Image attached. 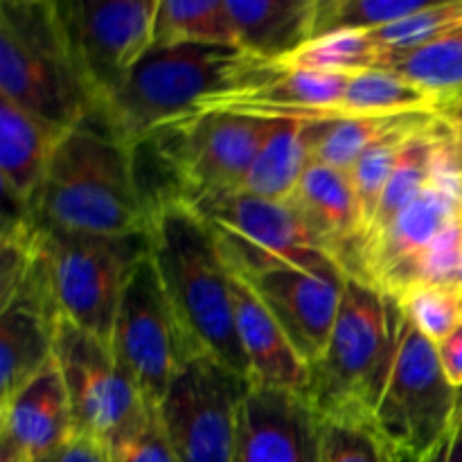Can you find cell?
Instances as JSON below:
<instances>
[{
    "instance_id": "obj_22",
    "label": "cell",
    "mask_w": 462,
    "mask_h": 462,
    "mask_svg": "<svg viewBox=\"0 0 462 462\" xmlns=\"http://www.w3.org/2000/svg\"><path fill=\"white\" fill-rule=\"evenodd\" d=\"M59 316L36 298L0 307V404L54 364Z\"/></svg>"
},
{
    "instance_id": "obj_1",
    "label": "cell",
    "mask_w": 462,
    "mask_h": 462,
    "mask_svg": "<svg viewBox=\"0 0 462 462\" xmlns=\"http://www.w3.org/2000/svg\"><path fill=\"white\" fill-rule=\"evenodd\" d=\"M152 215L134 149L97 113L59 138L30 212L48 230L116 239L149 235Z\"/></svg>"
},
{
    "instance_id": "obj_7",
    "label": "cell",
    "mask_w": 462,
    "mask_h": 462,
    "mask_svg": "<svg viewBox=\"0 0 462 462\" xmlns=\"http://www.w3.org/2000/svg\"><path fill=\"white\" fill-rule=\"evenodd\" d=\"M43 233V266L50 300L59 319L111 341L113 320L131 266L149 251L144 237H88Z\"/></svg>"
},
{
    "instance_id": "obj_36",
    "label": "cell",
    "mask_w": 462,
    "mask_h": 462,
    "mask_svg": "<svg viewBox=\"0 0 462 462\" xmlns=\"http://www.w3.org/2000/svg\"><path fill=\"white\" fill-rule=\"evenodd\" d=\"M36 462H111V456H108V449L102 442L72 436L66 445H61L52 454Z\"/></svg>"
},
{
    "instance_id": "obj_39",
    "label": "cell",
    "mask_w": 462,
    "mask_h": 462,
    "mask_svg": "<svg viewBox=\"0 0 462 462\" xmlns=\"http://www.w3.org/2000/svg\"><path fill=\"white\" fill-rule=\"evenodd\" d=\"M447 117H449V120L454 122L456 129H462V106H460V108H456V111L451 113V116H447Z\"/></svg>"
},
{
    "instance_id": "obj_4",
    "label": "cell",
    "mask_w": 462,
    "mask_h": 462,
    "mask_svg": "<svg viewBox=\"0 0 462 462\" xmlns=\"http://www.w3.org/2000/svg\"><path fill=\"white\" fill-rule=\"evenodd\" d=\"M273 125L239 113H192L135 144L134 153L152 161L149 174L138 176L152 212L242 189Z\"/></svg>"
},
{
    "instance_id": "obj_3",
    "label": "cell",
    "mask_w": 462,
    "mask_h": 462,
    "mask_svg": "<svg viewBox=\"0 0 462 462\" xmlns=\"http://www.w3.org/2000/svg\"><path fill=\"white\" fill-rule=\"evenodd\" d=\"M269 68L239 48H153L95 113L134 149L162 126L192 116L203 99L242 88Z\"/></svg>"
},
{
    "instance_id": "obj_13",
    "label": "cell",
    "mask_w": 462,
    "mask_h": 462,
    "mask_svg": "<svg viewBox=\"0 0 462 462\" xmlns=\"http://www.w3.org/2000/svg\"><path fill=\"white\" fill-rule=\"evenodd\" d=\"M54 361L66 383L75 436L108 447L152 406L122 368L111 341L84 332L66 319L57 320Z\"/></svg>"
},
{
    "instance_id": "obj_5",
    "label": "cell",
    "mask_w": 462,
    "mask_h": 462,
    "mask_svg": "<svg viewBox=\"0 0 462 462\" xmlns=\"http://www.w3.org/2000/svg\"><path fill=\"white\" fill-rule=\"evenodd\" d=\"M0 97L59 134L95 111L54 0L0 3Z\"/></svg>"
},
{
    "instance_id": "obj_24",
    "label": "cell",
    "mask_w": 462,
    "mask_h": 462,
    "mask_svg": "<svg viewBox=\"0 0 462 462\" xmlns=\"http://www.w3.org/2000/svg\"><path fill=\"white\" fill-rule=\"evenodd\" d=\"M411 113H440L424 90L388 68H370L350 75L337 108V117H397ZM445 116V113H442Z\"/></svg>"
},
{
    "instance_id": "obj_29",
    "label": "cell",
    "mask_w": 462,
    "mask_h": 462,
    "mask_svg": "<svg viewBox=\"0 0 462 462\" xmlns=\"http://www.w3.org/2000/svg\"><path fill=\"white\" fill-rule=\"evenodd\" d=\"M436 116H442V113H422V116L409 117L404 125L397 126L395 131H391V134L383 135L382 140H377L373 147L365 149V152L361 153L359 161H356L355 165H352V170L347 171L352 189H355L356 206H359L361 239L368 235L370 226H373L379 201H382V194L383 189H386L388 180H391L393 170H395L402 152L406 149L409 140ZM356 246H359V244H356Z\"/></svg>"
},
{
    "instance_id": "obj_35",
    "label": "cell",
    "mask_w": 462,
    "mask_h": 462,
    "mask_svg": "<svg viewBox=\"0 0 462 462\" xmlns=\"http://www.w3.org/2000/svg\"><path fill=\"white\" fill-rule=\"evenodd\" d=\"M106 449L111 462H176L158 406H147Z\"/></svg>"
},
{
    "instance_id": "obj_21",
    "label": "cell",
    "mask_w": 462,
    "mask_h": 462,
    "mask_svg": "<svg viewBox=\"0 0 462 462\" xmlns=\"http://www.w3.org/2000/svg\"><path fill=\"white\" fill-rule=\"evenodd\" d=\"M287 203L347 269L361 239L359 206L347 171L310 162Z\"/></svg>"
},
{
    "instance_id": "obj_31",
    "label": "cell",
    "mask_w": 462,
    "mask_h": 462,
    "mask_svg": "<svg viewBox=\"0 0 462 462\" xmlns=\"http://www.w3.org/2000/svg\"><path fill=\"white\" fill-rule=\"evenodd\" d=\"M320 462H402L365 411L320 415Z\"/></svg>"
},
{
    "instance_id": "obj_34",
    "label": "cell",
    "mask_w": 462,
    "mask_h": 462,
    "mask_svg": "<svg viewBox=\"0 0 462 462\" xmlns=\"http://www.w3.org/2000/svg\"><path fill=\"white\" fill-rule=\"evenodd\" d=\"M429 0H319L316 36L343 30L374 32L422 9Z\"/></svg>"
},
{
    "instance_id": "obj_12",
    "label": "cell",
    "mask_w": 462,
    "mask_h": 462,
    "mask_svg": "<svg viewBox=\"0 0 462 462\" xmlns=\"http://www.w3.org/2000/svg\"><path fill=\"white\" fill-rule=\"evenodd\" d=\"M57 9L97 111L153 48L158 0H72Z\"/></svg>"
},
{
    "instance_id": "obj_19",
    "label": "cell",
    "mask_w": 462,
    "mask_h": 462,
    "mask_svg": "<svg viewBox=\"0 0 462 462\" xmlns=\"http://www.w3.org/2000/svg\"><path fill=\"white\" fill-rule=\"evenodd\" d=\"M233 275L235 320L239 343L251 368V383L282 391L305 393L310 388V365L300 359L287 334L264 302L242 278Z\"/></svg>"
},
{
    "instance_id": "obj_37",
    "label": "cell",
    "mask_w": 462,
    "mask_h": 462,
    "mask_svg": "<svg viewBox=\"0 0 462 462\" xmlns=\"http://www.w3.org/2000/svg\"><path fill=\"white\" fill-rule=\"evenodd\" d=\"M436 350L447 382L456 391H462V325L454 334H449L445 341L438 343Z\"/></svg>"
},
{
    "instance_id": "obj_6",
    "label": "cell",
    "mask_w": 462,
    "mask_h": 462,
    "mask_svg": "<svg viewBox=\"0 0 462 462\" xmlns=\"http://www.w3.org/2000/svg\"><path fill=\"white\" fill-rule=\"evenodd\" d=\"M365 413L402 462L429 454L449 433L458 391L447 382L438 350L393 302V329Z\"/></svg>"
},
{
    "instance_id": "obj_40",
    "label": "cell",
    "mask_w": 462,
    "mask_h": 462,
    "mask_svg": "<svg viewBox=\"0 0 462 462\" xmlns=\"http://www.w3.org/2000/svg\"><path fill=\"white\" fill-rule=\"evenodd\" d=\"M454 284H458V287L462 289V253H460V262H458V269H456V280Z\"/></svg>"
},
{
    "instance_id": "obj_38",
    "label": "cell",
    "mask_w": 462,
    "mask_h": 462,
    "mask_svg": "<svg viewBox=\"0 0 462 462\" xmlns=\"http://www.w3.org/2000/svg\"><path fill=\"white\" fill-rule=\"evenodd\" d=\"M415 462H462V406L456 411L449 433L424 458Z\"/></svg>"
},
{
    "instance_id": "obj_18",
    "label": "cell",
    "mask_w": 462,
    "mask_h": 462,
    "mask_svg": "<svg viewBox=\"0 0 462 462\" xmlns=\"http://www.w3.org/2000/svg\"><path fill=\"white\" fill-rule=\"evenodd\" d=\"M75 436L66 383L57 361L0 404V442L36 462Z\"/></svg>"
},
{
    "instance_id": "obj_27",
    "label": "cell",
    "mask_w": 462,
    "mask_h": 462,
    "mask_svg": "<svg viewBox=\"0 0 462 462\" xmlns=\"http://www.w3.org/2000/svg\"><path fill=\"white\" fill-rule=\"evenodd\" d=\"M171 45L239 48L226 0H158L153 48Z\"/></svg>"
},
{
    "instance_id": "obj_28",
    "label": "cell",
    "mask_w": 462,
    "mask_h": 462,
    "mask_svg": "<svg viewBox=\"0 0 462 462\" xmlns=\"http://www.w3.org/2000/svg\"><path fill=\"white\" fill-rule=\"evenodd\" d=\"M413 116L422 113L397 117H337V120L302 122V134L311 162L350 171L365 149L373 147L377 140L395 131Z\"/></svg>"
},
{
    "instance_id": "obj_20",
    "label": "cell",
    "mask_w": 462,
    "mask_h": 462,
    "mask_svg": "<svg viewBox=\"0 0 462 462\" xmlns=\"http://www.w3.org/2000/svg\"><path fill=\"white\" fill-rule=\"evenodd\" d=\"M61 135L18 104L0 97V180L5 206L30 215Z\"/></svg>"
},
{
    "instance_id": "obj_43",
    "label": "cell",
    "mask_w": 462,
    "mask_h": 462,
    "mask_svg": "<svg viewBox=\"0 0 462 462\" xmlns=\"http://www.w3.org/2000/svg\"><path fill=\"white\" fill-rule=\"evenodd\" d=\"M460 215H462V192H460Z\"/></svg>"
},
{
    "instance_id": "obj_2",
    "label": "cell",
    "mask_w": 462,
    "mask_h": 462,
    "mask_svg": "<svg viewBox=\"0 0 462 462\" xmlns=\"http://www.w3.org/2000/svg\"><path fill=\"white\" fill-rule=\"evenodd\" d=\"M147 242L188 346L251 383L235 320L233 275L212 230L183 203H165L153 210Z\"/></svg>"
},
{
    "instance_id": "obj_42",
    "label": "cell",
    "mask_w": 462,
    "mask_h": 462,
    "mask_svg": "<svg viewBox=\"0 0 462 462\" xmlns=\"http://www.w3.org/2000/svg\"><path fill=\"white\" fill-rule=\"evenodd\" d=\"M458 406H462V391H458Z\"/></svg>"
},
{
    "instance_id": "obj_14",
    "label": "cell",
    "mask_w": 462,
    "mask_h": 462,
    "mask_svg": "<svg viewBox=\"0 0 462 462\" xmlns=\"http://www.w3.org/2000/svg\"><path fill=\"white\" fill-rule=\"evenodd\" d=\"M460 192L462 171L458 153H454L413 203L352 253L350 275L373 284L388 298L404 291L413 282L424 253L460 217Z\"/></svg>"
},
{
    "instance_id": "obj_26",
    "label": "cell",
    "mask_w": 462,
    "mask_h": 462,
    "mask_svg": "<svg viewBox=\"0 0 462 462\" xmlns=\"http://www.w3.org/2000/svg\"><path fill=\"white\" fill-rule=\"evenodd\" d=\"M382 68L406 77L433 99L440 113L451 116L462 106V27L424 48L391 59Z\"/></svg>"
},
{
    "instance_id": "obj_33",
    "label": "cell",
    "mask_w": 462,
    "mask_h": 462,
    "mask_svg": "<svg viewBox=\"0 0 462 462\" xmlns=\"http://www.w3.org/2000/svg\"><path fill=\"white\" fill-rule=\"evenodd\" d=\"M460 27L462 0H438V3H427L422 9L393 23V25L374 30L373 36L386 54L383 63H388L391 59L424 48Z\"/></svg>"
},
{
    "instance_id": "obj_10",
    "label": "cell",
    "mask_w": 462,
    "mask_h": 462,
    "mask_svg": "<svg viewBox=\"0 0 462 462\" xmlns=\"http://www.w3.org/2000/svg\"><path fill=\"white\" fill-rule=\"evenodd\" d=\"M251 383L210 355L183 361L158 413L176 462H237L242 402Z\"/></svg>"
},
{
    "instance_id": "obj_25",
    "label": "cell",
    "mask_w": 462,
    "mask_h": 462,
    "mask_svg": "<svg viewBox=\"0 0 462 462\" xmlns=\"http://www.w3.org/2000/svg\"><path fill=\"white\" fill-rule=\"evenodd\" d=\"M310 162L302 122L275 120L244 180L242 192L271 201H287Z\"/></svg>"
},
{
    "instance_id": "obj_41",
    "label": "cell",
    "mask_w": 462,
    "mask_h": 462,
    "mask_svg": "<svg viewBox=\"0 0 462 462\" xmlns=\"http://www.w3.org/2000/svg\"><path fill=\"white\" fill-rule=\"evenodd\" d=\"M458 131V161H460V171H462V129H456Z\"/></svg>"
},
{
    "instance_id": "obj_8",
    "label": "cell",
    "mask_w": 462,
    "mask_h": 462,
    "mask_svg": "<svg viewBox=\"0 0 462 462\" xmlns=\"http://www.w3.org/2000/svg\"><path fill=\"white\" fill-rule=\"evenodd\" d=\"M188 208L212 230L230 269L291 264L347 273L343 262L287 201H271L237 189L199 199Z\"/></svg>"
},
{
    "instance_id": "obj_17",
    "label": "cell",
    "mask_w": 462,
    "mask_h": 462,
    "mask_svg": "<svg viewBox=\"0 0 462 462\" xmlns=\"http://www.w3.org/2000/svg\"><path fill=\"white\" fill-rule=\"evenodd\" d=\"M350 75L300 70L271 63L260 79L237 90L203 99L194 113L224 111L266 120H328L337 108Z\"/></svg>"
},
{
    "instance_id": "obj_23",
    "label": "cell",
    "mask_w": 462,
    "mask_h": 462,
    "mask_svg": "<svg viewBox=\"0 0 462 462\" xmlns=\"http://www.w3.org/2000/svg\"><path fill=\"white\" fill-rule=\"evenodd\" d=\"M239 50L275 63L314 39L319 0H226Z\"/></svg>"
},
{
    "instance_id": "obj_9",
    "label": "cell",
    "mask_w": 462,
    "mask_h": 462,
    "mask_svg": "<svg viewBox=\"0 0 462 462\" xmlns=\"http://www.w3.org/2000/svg\"><path fill=\"white\" fill-rule=\"evenodd\" d=\"M391 329V298L356 275H347L328 346L310 368L307 397L320 415L365 411V397L386 356Z\"/></svg>"
},
{
    "instance_id": "obj_11",
    "label": "cell",
    "mask_w": 462,
    "mask_h": 462,
    "mask_svg": "<svg viewBox=\"0 0 462 462\" xmlns=\"http://www.w3.org/2000/svg\"><path fill=\"white\" fill-rule=\"evenodd\" d=\"M111 346L143 400L161 406L192 347L185 341L149 251L131 266L113 320Z\"/></svg>"
},
{
    "instance_id": "obj_32",
    "label": "cell",
    "mask_w": 462,
    "mask_h": 462,
    "mask_svg": "<svg viewBox=\"0 0 462 462\" xmlns=\"http://www.w3.org/2000/svg\"><path fill=\"white\" fill-rule=\"evenodd\" d=\"M391 300L433 346L462 325V289L454 282H415Z\"/></svg>"
},
{
    "instance_id": "obj_15",
    "label": "cell",
    "mask_w": 462,
    "mask_h": 462,
    "mask_svg": "<svg viewBox=\"0 0 462 462\" xmlns=\"http://www.w3.org/2000/svg\"><path fill=\"white\" fill-rule=\"evenodd\" d=\"M230 269V266H228ZM273 314L307 365L323 356L341 305L346 271H310L291 264L230 269Z\"/></svg>"
},
{
    "instance_id": "obj_30",
    "label": "cell",
    "mask_w": 462,
    "mask_h": 462,
    "mask_svg": "<svg viewBox=\"0 0 462 462\" xmlns=\"http://www.w3.org/2000/svg\"><path fill=\"white\" fill-rule=\"evenodd\" d=\"M383 61H386V54L374 41L373 32L343 30L307 41L300 50L284 57L282 61H275V66L355 75L370 68H382Z\"/></svg>"
},
{
    "instance_id": "obj_16",
    "label": "cell",
    "mask_w": 462,
    "mask_h": 462,
    "mask_svg": "<svg viewBox=\"0 0 462 462\" xmlns=\"http://www.w3.org/2000/svg\"><path fill=\"white\" fill-rule=\"evenodd\" d=\"M237 462H320V413L305 393L255 386L239 413Z\"/></svg>"
}]
</instances>
